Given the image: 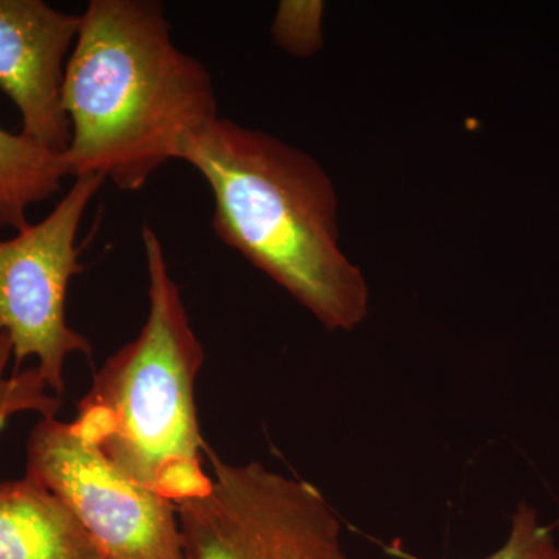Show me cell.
<instances>
[{
	"mask_svg": "<svg viewBox=\"0 0 559 559\" xmlns=\"http://www.w3.org/2000/svg\"><path fill=\"white\" fill-rule=\"evenodd\" d=\"M320 2H282L272 24V36L282 49L294 57L307 58L322 47Z\"/></svg>",
	"mask_w": 559,
	"mask_h": 559,
	"instance_id": "obj_12",
	"label": "cell"
},
{
	"mask_svg": "<svg viewBox=\"0 0 559 559\" xmlns=\"http://www.w3.org/2000/svg\"><path fill=\"white\" fill-rule=\"evenodd\" d=\"M551 525H543L538 510L521 502L511 518V530L506 544L485 559H559V549ZM384 554L395 559H423L404 549L401 540L382 547Z\"/></svg>",
	"mask_w": 559,
	"mask_h": 559,
	"instance_id": "obj_11",
	"label": "cell"
},
{
	"mask_svg": "<svg viewBox=\"0 0 559 559\" xmlns=\"http://www.w3.org/2000/svg\"><path fill=\"white\" fill-rule=\"evenodd\" d=\"M0 559H102L79 521L49 489L0 481Z\"/></svg>",
	"mask_w": 559,
	"mask_h": 559,
	"instance_id": "obj_8",
	"label": "cell"
},
{
	"mask_svg": "<svg viewBox=\"0 0 559 559\" xmlns=\"http://www.w3.org/2000/svg\"><path fill=\"white\" fill-rule=\"evenodd\" d=\"M73 178L102 176L138 191L180 140L218 119L207 68L176 46L157 0H92L64 81Z\"/></svg>",
	"mask_w": 559,
	"mask_h": 559,
	"instance_id": "obj_1",
	"label": "cell"
},
{
	"mask_svg": "<svg viewBox=\"0 0 559 559\" xmlns=\"http://www.w3.org/2000/svg\"><path fill=\"white\" fill-rule=\"evenodd\" d=\"M13 358V342L9 334H0V428L11 417L25 412L38 414L40 418L57 417L61 409L60 396L47 385L38 367L7 374Z\"/></svg>",
	"mask_w": 559,
	"mask_h": 559,
	"instance_id": "obj_10",
	"label": "cell"
},
{
	"mask_svg": "<svg viewBox=\"0 0 559 559\" xmlns=\"http://www.w3.org/2000/svg\"><path fill=\"white\" fill-rule=\"evenodd\" d=\"M178 160L212 190L221 241L288 290L329 331H353L369 312V286L340 248L337 194L304 151L229 119L180 140Z\"/></svg>",
	"mask_w": 559,
	"mask_h": 559,
	"instance_id": "obj_2",
	"label": "cell"
},
{
	"mask_svg": "<svg viewBox=\"0 0 559 559\" xmlns=\"http://www.w3.org/2000/svg\"><path fill=\"white\" fill-rule=\"evenodd\" d=\"M148 272V316L139 336L95 373L79 403L76 432L130 479L179 503L209 491L197 378L202 348L164 246L153 227L142 231Z\"/></svg>",
	"mask_w": 559,
	"mask_h": 559,
	"instance_id": "obj_3",
	"label": "cell"
},
{
	"mask_svg": "<svg viewBox=\"0 0 559 559\" xmlns=\"http://www.w3.org/2000/svg\"><path fill=\"white\" fill-rule=\"evenodd\" d=\"M80 25L81 14L43 0H0V91L20 110L21 134L58 154L72 138L64 81Z\"/></svg>",
	"mask_w": 559,
	"mask_h": 559,
	"instance_id": "obj_7",
	"label": "cell"
},
{
	"mask_svg": "<svg viewBox=\"0 0 559 559\" xmlns=\"http://www.w3.org/2000/svg\"><path fill=\"white\" fill-rule=\"evenodd\" d=\"M68 176L64 154L0 128V226L25 229L28 209L57 194Z\"/></svg>",
	"mask_w": 559,
	"mask_h": 559,
	"instance_id": "obj_9",
	"label": "cell"
},
{
	"mask_svg": "<svg viewBox=\"0 0 559 559\" xmlns=\"http://www.w3.org/2000/svg\"><path fill=\"white\" fill-rule=\"evenodd\" d=\"M105 182L95 175L76 178L46 218L0 240V334L13 342L14 373L24 360L38 359L57 396L64 393L69 356L92 355L87 337L68 323L66 297L70 280L84 270L76 248L81 221Z\"/></svg>",
	"mask_w": 559,
	"mask_h": 559,
	"instance_id": "obj_5",
	"label": "cell"
},
{
	"mask_svg": "<svg viewBox=\"0 0 559 559\" xmlns=\"http://www.w3.org/2000/svg\"><path fill=\"white\" fill-rule=\"evenodd\" d=\"M210 460L209 491L176 503L187 559H348L318 487L260 462Z\"/></svg>",
	"mask_w": 559,
	"mask_h": 559,
	"instance_id": "obj_4",
	"label": "cell"
},
{
	"mask_svg": "<svg viewBox=\"0 0 559 559\" xmlns=\"http://www.w3.org/2000/svg\"><path fill=\"white\" fill-rule=\"evenodd\" d=\"M551 527H554V528L559 527V518H558L557 522H555V524H551Z\"/></svg>",
	"mask_w": 559,
	"mask_h": 559,
	"instance_id": "obj_13",
	"label": "cell"
},
{
	"mask_svg": "<svg viewBox=\"0 0 559 559\" xmlns=\"http://www.w3.org/2000/svg\"><path fill=\"white\" fill-rule=\"evenodd\" d=\"M25 476L64 503L102 559H187L176 502L121 473L72 421L36 423Z\"/></svg>",
	"mask_w": 559,
	"mask_h": 559,
	"instance_id": "obj_6",
	"label": "cell"
}]
</instances>
